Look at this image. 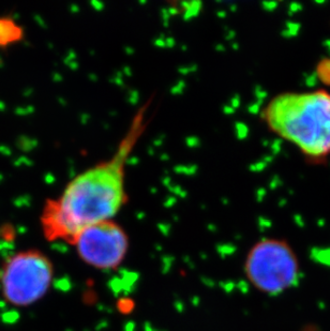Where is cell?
Segmentation results:
<instances>
[{
  "instance_id": "obj_4",
  "label": "cell",
  "mask_w": 330,
  "mask_h": 331,
  "mask_svg": "<svg viewBox=\"0 0 330 331\" xmlns=\"http://www.w3.org/2000/svg\"><path fill=\"white\" fill-rule=\"evenodd\" d=\"M53 264L43 253L30 250L12 255L0 271L4 298L11 304L25 306L38 301L50 288Z\"/></svg>"
},
{
  "instance_id": "obj_3",
  "label": "cell",
  "mask_w": 330,
  "mask_h": 331,
  "mask_svg": "<svg viewBox=\"0 0 330 331\" xmlns=\"http://www.w3.org/2000/svg\"><path fill=\"white\" fill-rule=\"evenodd\" d=\"M244 271L256 290L279 296L298 284L301 277L300 261L294 248L285 239L264 238L249 250Z\"/></svg>"
},
{
  "instance_id": "obj_5",
  "label": "cell",
  "mask_w": 330,
  "mask_h": 331,
  "mask_svg": "<svg viewBox=\"0 0 330 331\" xmlns=\"http://www.w3.org/2000/svg\"><path fill=\"white\" fill-rule=\"evenodd\" d=\"M73 246L87 265L99 270H114L125 261L130 242L122 225L107 220L83 230Z\"/></svg>"
},
{
  "instance_id": "obj_1",
  "label": "cell",
  "mask_w": 330,
  "mask_h": 331,
  "mask_svg": "<svg viewBox=\"0 0 330 331\" xmlns=\"http://www.w3.org/2000/svg\"><path fill=\"white\" fill-rule=\"evenodd\" d=\"M146 112L136 113L112 157L72 179L57 199L47 200L41 223L48 240L73 245L78 234L92 224L114 220L126 205V166L145 129Z\"/></svg>"
},
{
  "instance_id": "obj_2",
  "label": "cell",
  "mask_w": 330,
  "mask_h": 331,
  "mask_svg": "<svg viewBox=\"0 0 330 331\" xmlns=\"http://www.w3.org/2000/svg\"><path fill=\"white\" fill-rule=\"evenodd\" d=\"M268 128L305 157L330 156V93L325 90L276 95L263 111Z\"/></svg>"
}]
</instances>
